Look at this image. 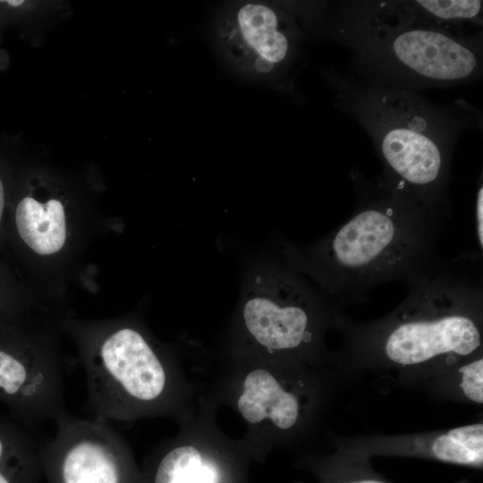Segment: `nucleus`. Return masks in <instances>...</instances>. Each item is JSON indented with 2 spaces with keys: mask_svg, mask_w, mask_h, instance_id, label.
I'll list each match as a JSON object with an SVG mask.
<instances>
[{
  "mask_svg": "<svg viewBox=\"0 0 483 483\" xmlns=\"http://www.w3.org/2000/svg\"><path fill=\"white\" fill-rule=\"evenodd\" d=\"M341 441L370 458H420L482 470L483 423L401 435H365Z\"/></svg>",
  "mask_w": 483,
  "mask_h": 483,
  "instance_id": "nucleus-10",
  "label": "nucleus"
},
{
  "mask_svg": "<svg viewBox=\"0 0 483 483\" xmlns=\"http://www.w3.org/2000/svg\"><path fill=\"white\" fill-rule=\"evenodd\" d=\"M329 24L363 81L418 92L481 78L482 31L429 19L410 1H343Z\"/></svg>",
  "mask_w": 483,
  "mask_h": 483,
  "instance_id": "nucleus-3",
  "label": "nucleus"
},
{
  "mask_svg": "<svg viewBox=\"0 0 483 483\" xmlns=\"http://www.w3.org/2000/svg\"><path fill=\"white\" fill-rule=\"evenodd\" d=\"M40 449L27 428L0 416V483H44Z\"/></svg>",
  "mask_w": 483,
  "mask_h": 483,
  "instance_id": "nucleus-13",
  "label": "nucleus"
},
{
  "mask_svg": "<svg viewBox=\"0 0 483 483\" xmlns=\"http://www.w3.org/2000/svg\"><path fill=\"white\" fill-rule=\"evenodd\" d=\"M219 36L228 57L237 66L269 74L292 61L299 34L284 12L265 4L248 3L222 21Z\"/></svg>",
  "mask_w": 483,
  "mask_h": 483,
  "instance_id": "nucleus-9",
  "label": "nucleus"
},
{
  "mask_svg": "<svg viewBox=\"0 0 483 483\" xmlns=\"http://www.w3.org/2000/svg\"><path fill=\"white\" fill-rule=\"evenodd\" d=\"M4 205V186L0 179V220L2 217L3 210Z\"/></svg>",
  "mask_w": 483,
  "mask_h": 483,
  "instance_id": "nucleus-19",
  "label": "nucleus"
},
{
  "mask_svg": "<svg viewBox=\"0 0 483 483\" xmlns=\"http://www.w3.org/2000/svg\"><path fill=\"white\" fill-rule=\"evenodd\" d=\"M318 472L321 483H393L372 468L369 456L342 441L319 467Z\"/></svg>",
  "mask_w": 483,
  "mask_h": 483,
  "instance_id": "nucleus-16",
  "label": "nucleus"
},
{
  "mask_svg": "<svg viewBox=\"0 0 483 483\" xmlns=\"http://www.w3.org/2000/svg\"><path fill=\"white\" fill-rule=\"evenodd\" d=\"M410 3L419 13L436 21L482 26L483 2L479 0H415Z\"/></svg>",
  "mask_w": 483,
  "mask_h": 483,
  "instance_id": "nucleus-17",
  "label": "nucleus"
},
{
  "mask_svg": "<svg viewBox=\"0 0 483 483\" xmlns=\"http://www.w3.org/2000/svg\"><path fill=\"white\" fill-rule=\"evenodd\" d=\"M0 402L28 429L67 413L64 369L54 349L28 336L0 338Z\"/></svg>",
  "mask_w": 483,
  "mask_h": 483,
  "instance_id": "nucleus-8",
  "label": "nucleus"
},
{
  "mask_svg": "<svg viewBox=\"0 0 483 483\" xmlns=\"http://www.w3.org/2000/svg\"><path fill=\"white\" fill-rule=\"evenodd\" d=\"M352 216L305 247L285 245L289 263L339 305L364 303L381 284L406 283L436 257L450 216L428 207L381 175L352 172Z\"/></svg>",
  "mask_w": 483,
  "mask_h": 483,
  "instance_id": "nucleus-2",
  "label": "nucleus"
},
{
  "mask_svg": "<svg viewBox=\"0 0 483 483\" xmlns=\"http://www.w3.org/2000/svg\"><path fill=\"white\" fill-rule=\"evenodd\" d=\"M215 466L190 445L173 447L157 460L149 483H218Z\"/></svg>",
  "mask_w": 483,
  "mask_h": 483,
  "instance_id": "nucleus-15",
  "label": "nucleus"
},
{
  "mask_svg": "<svg viewBox=\"0 0 483 483\" xmlns=\"http://www.w3.org/2000/svg\"><path fill=\"white\" fill-rule=\"evenodd\" d=\"M5 3H7L8 4L12 5V6H19L21 4H23V1L21 0V1H18V0H9V1H4Z\"/></svg>",
  "mask_w": 483,
  "mask_h": 483,
  "instance_id": "nucleus-20",
  "label": "nucleus"
},
{
  "mask_svg": "<svg viewBox=\"0 0 483 483\" xmlns=\"http://www.w3.org/2000/svg\"><path fill=\"white\" fill-rule=\"evenodd\" d=\"M482 254L436 258L405 284L389 314L358 322L343 316L338 363L419 387L440 370L483 352Z\"/></svg>",
  "mask_w": 483,
  "mask_h": 483,
  "instance_id": "nucleus-1",
  "label": "nucleus"
},
{
  "mask_svg": "<svg viewBox=\"0 0 483 483\" xmlns=\"http://www.w3.org/2000/svg\"><path fill=\"white\" fill-rule=\"evenodd\" d=\"M286 386L268 370L250 372L237 402L242 416L250 423L269 419L282 432L297 428L304 417V402L300 390Z\"/></svg>",
  "mask_w": 483,
  "mask_h": 483,
  "instance_id": "nucleus-11",
  "label": "nucleus"
},
{
  "mask_svg": "<svg viewBox=\"0 0 483 483\" xmlns=\"http://www.w3.org/2000/svg\"><path fill=\"white\" fill-rule=\"evenodd\" d=\"M335 105L369 136L381 176L423 204L452 216L448 195L458 138L481 123L465 101L437 105L419 92L382 87L352 75L326 74Z\"/></svg>",
  "mask_w": 483,
  "mask_h": 483,
  "instance_id": "nucleus-4",
  "label": "nucleus"
},
{
  "mask_svg": "<svg viewBox=\"0 0 483 483\" xmlns=\"http://www.w3.org/2000/svg\"><path fill=\"white\" fill-rule=\"evenodd\" d=\"M15 222L22 241L38 254H54L64 245L65 213L57 199L41 204L30 197L22 199L16 208Z\"/></svg>",
  "mask_w": 483,
  "mask_h": 483,
  "instance_id": "nucleus-12",
  "label": "nucleus"
},
{
  "mask_svg": "<svg viewBox=\"0 0 483 483\" xmlns=\"http://www.w3.org/2000/svg\"><path fill=\"white\" fill-rule=\"evenodd\" d=\"M55 422V437L40 449L44 483H145L107 421L65 413Z\"/></svg>",
  "mask_w": 483,
  "mask_h": 483,
  "instance_id": "nucleus-7",
  "label": "nucleus"
},
{
  "mask_svg": "<svg viewBox=\"0 0 483 483\" xmlns=\"http://www.w3.org/2000/svg\"><path fill=\"white\" fill-rule=\"evenodd\" d=\"M418 388L443 401L483 403V352L436 373Z\"/></svg>",
  "mask_w": 483,
  "mask_h": 483,
  "instance_id": "nucleus-14",
  "label": "nucleus"
},
{
  "mask_svg": "<svg viewBox=\"0 0 483 483\" xmlns=\"http://www.w3.org/2000/svg\"><path fill=\"white\" fill-rule=\"evenodd\" d=\"M483 188L482 182L480 177V182L479 183L477 198H476V207H475V223H476V233L479 249L482 252L483 249V232H482V206H483Z\"/></svg>",
  "mask_w": 483,
  "mask_h": 483,
  "instance_id": "nucleus-18",
  "label": "nucleus"
},
{
  "mask_svg": "<svg viewBox=\"0 0 483 483\" xmlns=\"http://www.w3.org/2000/svg\"><path fill=\"white\" fill-rule=\"evenodd\" d=\"M91 342L83 362L92 419L130 420L163 408L170 373L140 331L121 326Z\"/></svg>",
  "mask_w": 483,
  "mask_h": 483,
  "instance_id": "nucleus-6",
  "label": "nucleus"
},
{
  "mask_svg": "<svg viewBox=\"0 0 483 483\" xmlns=\"http://www.w3.org/2000/svg\"><path fill=\"white\" fill-rule=\"evenodd\" d=\"M242 320L252 339L267 351L307 358L324 351V335L344 316L327 296L289 262L273 263L249 280Z\"/></svg>",
  "mask_w": 483,
  "mask_h": 483,
  "instance_id": "nucleus-5",
  "label": "nucleus"
}]
</instances>
